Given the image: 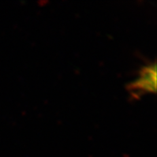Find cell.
<instances>
[{"mask_svg": "<svg viewBox=\"0 0 157 157\" xmlns=\"http://www.w3.org/2000/svg\"><path fill=\"white\" fill-rule=\"evenodd\" d=\"M156 88V62L145 66L141 69L140 76L128 86L133 95H139L144 92H155Z\"/></svg>", "mask_w": 157, "mask_h": 157, "instance_id": "obj_1", "label": "cell"}]
</instances>
